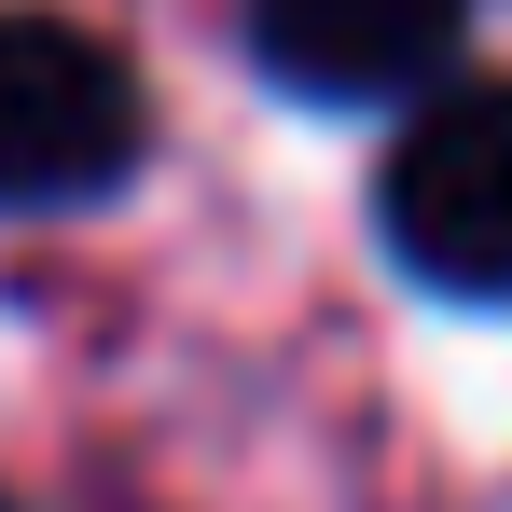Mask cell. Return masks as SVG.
<instances>
[{
    "mask_svg": "<svg viewBox=\"0 0 512 512\" xmlns=\"http://www.w3.org/2000/svg\"><path fill=\"white\" fill-rule=\"evenodd\" d=\"M0 512H14V499H0Z\"/></svg>",
    "mask_w": 512,
    "mask_h": 512,
    "instance_id": "4",
    "label": "cell"
},
{
    "mask_svg": "<svg viewBox=\"0 0 512 512\" xmlns=\"http://www.w3.org/2000/svg\"><path fill=\"white\" fill-rule=\"evenodd\" d=\"M388 263L443 305H512V84H429L374 167Z\"/></svg>",
    "mask_w": 512,
    "mask_h": 512,
    "instance_id": "1",
    "label": "cell"
},
{
    "mask_svg": "<svg viewBox=\"0 0 512 512\" xmlns=\"http://www.w3.org/2000/svg\"><path fill=\"white\" fill-rule=\"evenodd\" d=\"M457 28H471V0H250V56L319 111L429 97L457 70Z\"/></svg>",
    "mask_w": 512,
    "mask_h": 512,
    "instance_id": "3",
    "label": "cell"
},
{
    "mask_svg": "<svg viewBox=\"0 0 512 512\" xmlns=\"http://www.w3.org/2000/svg\"><path fill=\"white\" fill-rule=\"evenodd\" d=\"M139 139V70L84 14H0V208H97Z\"/></svg>",
    "mask_w": 512,
    "mask_h": 512,
    "instance_id": "2",
    "label": "cell"
}]
</instances>
